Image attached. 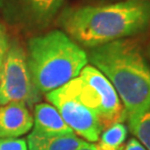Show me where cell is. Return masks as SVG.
Segmentation results:
<instances>
[{"instance_id": "obj_1", "label": "cell", "mask_w": 150, "mask_h": 150, "mask_svg": "<svg viewBox=\"0 0 150 150\" xmlns=\"http://www.w3.org/2000/svg\"><path fill=\"white\" fill-rule=\"evenodd\" d=\"M58 23L78 45L91 49L145 32L150 28V0L68 7Z\"/></svg>"}, {"instance_id": "obj_2", "label": "cell", "mask_w": 150, "mask_h": 150, "mask_svg": "<svg viewBox=\"0 0 150 150\" xmlns=\"http://www.w3.org/2000/svg\"><path fill=\"white\" fill-rule=\"evenodd\" d=\"M87 56L121 98L129 125L150 108V65L136 40L109 42L89 49Z\"/></svg>"}, {"instance_id": "obj_3", "label": "cell", "mask_w": 150, "mask_h": 150, "mask_svg": "<svg viewBox=\"0 0 150 150\" xmlns=\"http://www.w3.org/2000/svg\"><path fill=\"white\" fill-rule=\"evenodd\" d=\"M26 58L32 81L41 94L76 78L89 62L86 51L58 29L29 39Z\"/></svg>"}, {"instance_id": "obj_4", "label": "cell", "mask_w": 150, "mask_h": 150, "mask_svg": "<svg viewBox=\"0 0 150 150\" xmlns=\"http://www.w3.org/2000/svg\"><path fill=\"white\" fill-rule=\"evenodd\" d=\"M78 98L98 115L103 130L126 120V111L110 81L95 67L88 65L70 81Z\"/></svg>"}, {"instance_id": "obj_5", "label": "cell", "mask_w": 150, "mask_h": 150, "mask_svg": "<svg viewBox=\"0 0 150 150\" xmlns=\"http://www.w3.org/2000/svg\"><path fill=\"white\" fill-rule=\"evenodd\" d=\"M42 94L32 81L28 64L26 51L19 42L9 44L0 80V105L21 101L33 108L41 100Z\"/></svg>"}, {"instance_id": "obj_6", "label": "cell", "mask_w": 150, "mask_h": 150, "mask_svg": "<svg viewBox=\"0 0 150 150\" xmlns=\"http://www.w3.org/2000/svg\"><path fill=\"white\" fill-rule=\"evenodd\" d=\"M46 98L58 109L64 122L75 134L89 142H98L103 132L100 119L78 98L70 81L46 94Z\"/></svg>"}, {"instance_id": "obj_7", "label": "cell", "mask_w": 150, "mask_h": 150, "mask_svg": "<svg viewBox=\"0 0 150 150\" xmlns=\"http://www.w3.org/2000/svg\"><path fill=\"white\" fill-rule=\"evenodd\" d=\"M33 127V117L25 103L12 101L0 106V139L18 137Z\"/></svg>"}, {"instance_id": "obj_8", "label": "cell", "mask_w": 150, "mask_h": 150, "mask_svg": "<svg viewBox=\"0 0 150 150\" xmlns=\"http://www.w3.org/2000/svg\"><path fill=\"white\" fill-rule=\"evenodd\" d=\"M33 130L32 133L38 136L53 137L73 134L62 115L55 106L49 103H37L33 107ZM75 134V133H74Z\"/></svg>"}, {"instance_id": "obj_9", "label": "cell", "mask_w": 150, "mask_h": 150, "mask_svg": "<svg viewBox=\"0 0 150 150\" xmlns=\"http://www.w3.org/2000/svg\"><path fill=\"white\" fill-rule=\"evenodd\" d=\"M64 0H23L25 16L32 25L43 28L52 22Z\"/></svg>"}, {"instance_id": "obj_10", "label": "cell", "mask_w": 150, "mask_h": 150, "mask_svg": "<svg viewBox=\"0 0 150 150\" xmlns=\"http://www.w3.org/2000/svg\"><path fill=\"white\" fill-rule=\"evenodd\" d=\"M28 150H76L83 140L74 133L53 137L38 136L31 133L26 137Z\"/></svg>"}, {"instance_id": "obj_11", "label": "cell", "mask_w": 150, "mask_h": 150, "mask_svg": "<svg viewBox=\"0 0 150 150\" xmlns=\"http://www.w3.org/2000/svg\"><path fill=\"white\" fill-rule=\"evenodd\" d=\"M127 128L123 123H115L103 131L100 140L96 143L98 150H121L127 137Z\"/></svg>"}, {"instance_id": "obj_12", "label": "cell", "mask_w": 150, "mask_h": 150, "mask_svg": "<svg viewBox=\"0 0 150 150\" xmlns=\"http://www.w3.org/2000/svg\"><path fill=\"white\" fill-rule=\"evenodd\" d=\"M132 134L139 139L145 148L150 150V108L136 122L129 125Z\"/></svg>"}, {"instance_id": "obj_13", "label": "cell", "mask_w": 150, "mask_h": 150, "mask_svg": "<svg viewBox=\"0 0 150 150\" xmlns=\"http://www.w3.org/2000/svg\"><path fill=\"white\" fill-rule=\"evenodd\" d=\"M0 150H28V142L20 137L0 139Z\"/></svg>"}, {"instance_id": "obj_14", "label": "cell", "mask_w": 150, "mask_h": 150, "mask_svg": "<svg viewBox=\"0 0 150 150\" xmlns=\"http://www.w3.org/2000/svg\"><path fill=\"white\" fill-rule=\"evenodd\" d=\"M9 49V40H8V34L6 31L5 26L0 23V54L1 53H7Z\"/></svg>"}, {"instance_id": "obj_15", "label": "cell", "mask_w": 150, "mask_h": 150, "mask_svg": "<svg viewBox=\"0 0 150 150\" xmlns=\"http://www.w3.org/2000/svg\"><path fill=\"white\" fill-rule=\"evenodd\" d=\"M123 150H147L144 145L140 144V142L136 139H130L127 144L124 146Z\"/></svg>"}, {"instance_id": "obj_16", "label": "cell", "mask_w": 150, "mask_h": 150, "mask_svg": "<svg viewBox=\"0 0 150 150\" xmlns=\"http://www.w3.org/2000/svg\"><path fill=\"white\" fill-rule=\"evenodd\" d=\"M123 149H124V147L121 150ZM76 150H98V149H97V146H96V143H88V142H83L82 144H81Z\"/></svg>"}, {"instance_id": "obj_17", "label": "cell", "mask_w": 150, "mask_h": 150, "mask_svg": "<svg viewBox=\"0 0 150 150\" xmlns=\"http://www.w3.org/2000/svg\"><path fill=\"white\" fill-rule=\"evenodd\" d=\"M6 54H7V53H6ZM6 54L5 53H1V54H0V80H1V76H2L3 65H4V61H5Z\"/></svg>"}, {"instance_id": "obj_18", "label": "cell", "mask_w": 150, "mask_h": 150, "mask_svg": "<svg viewBox=\"0 0 150 150\" xmlns=\"http://www.w3.org/2000/svg\"><path fill=\"white\" fill-rule=\"evenodd\" d=\"M147 57H148V59H150V42H149V44L147 46Z\"/></svg>"}, {"instance_id": "obj_19", "label": "cell", "mask_w": 150, "mask_h": 150, "mask_svg": "<svg viewBox=\"0 0 150 150\" xmlns=\"http://www.w3.org/2000/svg\"><path fill=\"white\" fill-rule=\"evenodd\" d=\"M100 1H106V0H100Z\"/></svg>"}]
</instances>
